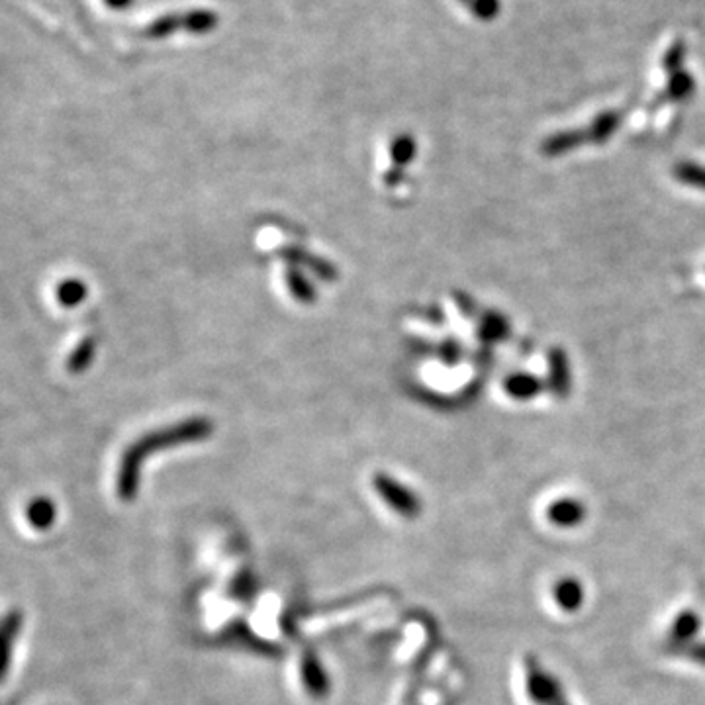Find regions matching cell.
<instances>
[{
  "mask_svg": "<svg viewBox=\"0 0 705 705\" xmlns=\"http://www.w3.org/2000/svg\"><path fill=\"white\" fill-rule=\"evenodd\" d=\"M553 367L557 369L555 371V388L557 390H563V380H566V363H564L563 357H557V359H553Z\"/></svg>",
  "mask_w": 705,
  "mask_h": 705,
  "instance_id": "cell-17",
  "label": "cell"
},
{
  "mask_svg": "<svg viewBox=\"0 0 705 705\" xmlns=\"http://www.w3.org/2000/svg\"><path fill=\"white\" fill-rule=\"evenodd\" d=\"M615 126H617V118H615V116H611V114L604 116L602 122H600L598 128H596V132H594V138H596V140H606L611 132L615 130Z\"/></svg>",
  "mask_w": 705,
  "mask_h": 705,
  "instance_id": "cell-16",
  "label": "cell"
},
{
  "mask_svg": "<svg viewBox=\"0 0 705 705\" xmlns=\"http://www.w3.org/2000/svg\"><path fill=\"white\" fill-rule=\"evenodd\" d=\"M578 136H570V134H561L559 138L555 140L547 141L545 143V153H551V155H557V153H563V151H568L572 149L574 145H578Z\"/></svg>",
  "mask_w": 705,
  "mask_h": 705,
  "instance_id": "cell-14",
  "label": "cell"
},
{
  "mask_svg": "<svg viewBox=\"0 0 705 705\" xmlns=\"http://www.w3.org/2000/svg\"><path fill=\"white\" fill-rule=\"evenodd\" d=\"M26 517L30 521L32 527L36 529H47L53 525L55 521V506L51 504L49 498H36L34 502H30L28 510H26Z\"/></svg>",
  "mask_w": 705,
  "mask_h": 705,
  "instance_id": "cell-5",
  "label": "cell"
},
{
  "mask_svg": "<svg viewBox=\"0 0 705 705\" xmlns=\"http://www.w3.org/2000/svg\"><path fill=\"white\" fill-rule=\"evenodd\" d=\"M284 257H286V259H290L292 263H302V265H306L308 269L316 271L322 279H333V277H335V271L331 269V265L324 263V261H320V259H316V257L302 255V253H300V251H296V249H286V251H284Z\"/></svg>",
  "mask_w": 705,
  "mask_h": 705,
  "instance_id": "cell-9",
  "label": "cell"
},
{
  "mask_svg": "<svg viewBox=\"0 0 705 705\" xmlns=\"http://www.w3.org/2000/svg\"><path fill=\"white\" fill-rule=\"evenodd\" d=\"M541 384L539 380H535L533 376L519 375L512 376L508 380V392L514 396V398H519V400H525V398H531L539 392Z\"/></svg>",
  "mask_w": 705,
  "mask_h": 705,
  "instance_id": "cell-10",
  "label": "cell"
},
{
  "mask_svg": "<svg viewBox=\"0 0 705 705\" xmlns=\"http://www.w3.org/2000/svg\"><path fill=\"white\" fill-rule=\"evenodd\" d=\"M212 433V423L204 418H194L188 422L177 423L173 427H165L159 431H153L145 437H141L140 441H136L134 445H130L120 461V470H118V496L126 502H130L136 492H138V482H140V467L143 461L161 449H169V447H177V445H185V443H194V441H202Z\"/></svg>",
  "mask_w": 705,
  "mask_h": 705,
  "instance_id": "cell-1",
  "label": "cell"
},
{
  "mask_svg": "<svg viewBox=\"0 0 705 705\" xmlns=\"http://www.w3.org/2000/svg\"><path fill=\"white\" fill-rule=\"evenodd\" d=\"M414 151H416V145H414L412 138H400L392 147V155H394L396 163H400V165L410 163L414 157Z\"/></svg>",
  "mask_w": 705,
  "mask_h": 705,
  "instance_id": "cell-13",
  "label": "cell"
},
{
  "mask_svg": "<svg viewBox=\"0 0 705 705\" xmlns=\"http://www.w3.org/2000/svg\"><path fill=\"white\" fill-rule=\"evenodd\" d=\"M22 627V615L18 611H10L4 619V627H2V674L6 676L8 666H10V658H12V647L16 643V637L20 633Z\"/></svg>",
  "mask_w": 705,
  "mask_h": 705,
  "instance_id": "cell-4",
  "label": "cell"
},
{
  "mask_svg": "<svg viewBox=\"0 0 705 705\" xmlns=\"http://www.w3.org/2000/svg\"><path fill=\"white\" fill-rule=\"evenodd\" d=\"M302 680L310 696L314 698H324L328 694L329 682L322 664L316 655L306 653L302 660Z\"/></svg>",
  "mask_w": 705,
  "mask_h": 705,
  "instance_id": "cell-3",
  "label": "cell"
},
{
  "mask_svg": "<svg viewBox=\"0 0 705 705\" xmlns=\"http://www.w3.org/2000/svg\"><path fill=\"white\" fill-rule=\"evenodd\" d=\"M224 641H235V643L245 645L247 649H255V651H261V653L277 651L273 645H269V641L257 639L245 625H237V627L232 625V627L224 633Z\"/></svg>",
  "mask_w": 705,
  "mask_h": 705,
  "instance_id": "cell-6",
  "label": "cell"
},
{
  "mask_svg": "<svg viewBox=\"0 0 705 705\" xmlns=\"http://www.w3.org/2000/svg\"><path fill=\"white\" fill-rule=\"evenodd\" d=\"M676 177L686 183V185H694V187L704 188L705 190V169L694 163H684L678 167Z\"/></svg>",
  "mask_w": 705,
  "mask_h": 705,
  "instance_id": "cell-12",
  "label": "cell"
},
{
  "mask_svg": "<svg viewBox=\"0 0 705 705\" xmlns=\"http://www.w3.org/2000/svg\"><path fill=\"white\" fill-rule=\"evenodd\" d=\"M85 296H87V288L81 281L61 282L57 288V300H59V304H63L67 308L81 304L85 300Z\"/></svg>",
  "mask_w": 705,
  "mask_h": 705,
  "instance_id": "cell-8",
  "label": "cell"
},
{
  "mask_svg": "<svg viewBox=\"0 0 705 705\" xmlns=\"http://www.w3.org/2000/svg\"><path fill=\"white\" fill-rule=\"evenodd\" d=\"M234 598H243V600H247V598H251V594H253V578H249L247 574H243V576H239L237 580H235L234 584Z\"/></svg>",
  "mask_w": 705,
  "mask_h": 705,
  "instance_id": "cell-15",
  "label": "cell"
},
{
  "mask_svg": "<svg viewBox=\"0 0 705 705\" xmlns=\"http://www.w3.org/2000/svg\"><path fill=\"white\" fill-rule=\"evenodd\" d=\"M286 282H288V288L292 290L294 298L304 302V304H310L316 300V290L310 286V282L304 279L302 273H298L296 269H288L286 271Z\"/></svg>",
  "mask_w": 705,
  "mask_h": 705,
  "instance_id": "cell-7",
  "label": "cell"
},
{
  "mask_svg": "<svg viewBox=\"0 0 705 705\" xmlns=\"http://www.w3.org/2000/svg\"><path fill=\"white\" fill-rule=\"evenodd\" d=\"M93 355V341H91V339H85V341L73 351V355H71V359H69V371H71V373H83V371L91 365Z\"/></svg>",
  "mask_w": 705,
  "mask_h": 705,
  "instance_id": "cell-11",
  "label": "cell"
},
{
  "mask_svg": "<svg viewBox=\"0 0 705 705\" xmlns=\"http://www.w3.org/2000/svg\"><path fill=\"white\" fill-rule=\"evenodd\" d=\"M375 488L378 494L386 500L388 506H392L396 512L404 514V516H412L418 510V500L414 498V494L406 488H402L398 482H394L388 476H376Z\"/></svg>",
  "mask_w": 705,
  "mask_h": 705,
  "instance_id": "cell-2",
  "label": "cell"
}]
</instances>
